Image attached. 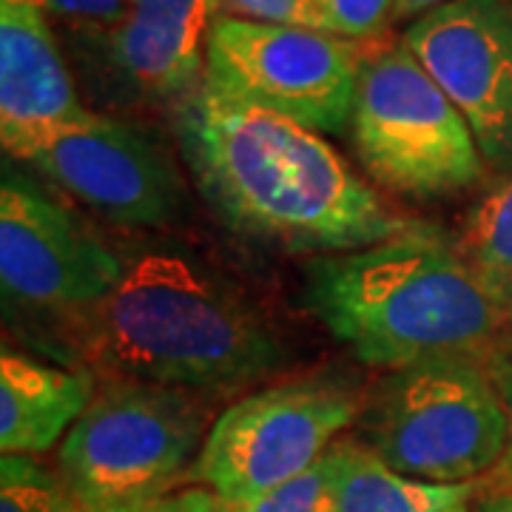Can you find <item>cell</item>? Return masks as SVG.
<instances>
[{
    "label": "cell",
    "instance_id": "4fadbf2b",
    "mask_svg": "<svg viewBox=\"0 0 512 512\" xmlns=\"http://www.w3.org/2000/svg\"><path fill=\"white\" fill-rule=\"evenodd\" d=\"M92 109L80 100L69 57L52 20L29 0H0V140L3 151L80 123Z\"/></svg>",
    "mask_w": 512,
    "mask_h": 512
},
{
    "label": "cell",
    "instance_id": "6da1fadb",
    "mask_svg": "<svg viewBox=\"0 0 512 512\" xmlns=\"http://www.w3.org/2000/svg\"><path fill=\"white\" fill-rule=\"evenodd\" d=\"M174 114L191 180L237 234L288 254H345L419 220L384 200L316 131L205 83Z\"/></svg>",
    "mask_w": 512,
    "mask_h": 512
},
{
    "label": "cell",
    "instance_id": "603a6c76",
    "mask_svg": "<svg viewBox=\"0 0 512 512\" xmlns=\"http://www.w3.org/2000/svg\"><path fill=\"white\" fill-rule=\"evenodd\" d=\"M146 512H222V495L211 493L208 487H191L151 501Z\"/></svg>",
    "mask_w": 512,
    "mask_h": 512
},
{
    "label": "cell",
    "instance_id": "44dd1931",
    "mask_svg": "<svg viewBox=\"0 0 512 512\" xmlns=\"http://www.w3.org/2000/svg\"><path fill=\"white\" fill-rule=\"evenodd\" d=\"M484 365L490 370V379L495 384V393L501 399L504 407V416H507V447H504V456L498 461L493 473H490V484H493V493L498 490H510L512 487V328L498 339Z\"/></svg>",
    "mask_w": 512,
    "mask_h": 512
},
{
    "label": "cell",
    "instance_id": "8fae6325",
    "mask_svg": "<svg viewBox=\"0 0 512 512\" xmlns=\"http://www.w3.org/2000/svg\"><path fill=\"white\" fill-rule=\"evenodd\" d=\"M217 0H128L106 29L66 35L74 74L106 111L177 109L205 80Z\"/></svg>",
    "mask_w": 512,
    "mask_h": 512
},
{
    "label": "cell",
    "instance_id": "277c9868",
    "mask_svg": "<svg viewBox=\"0 0 512 512\" xmlns=\"http://www.w3.org/2000/svg\"><path fill=\"white\" fill-rule=\"evenodd\" d=\"M350 128L370 180L396 197L447 200L490 177L470 123L404 40L365 52Z\"/></svg>",
    "mask_w": 512,
    "mask_h": 512
},
{
    "label": "cell",
    "instance_id": "484cf974",
    "mask_svg": "<svg viewBox=\"0 0 512 512\" xmlns=\"http://www.w3.org/2000/svg\"><path fill=\"white\" fill-rule=\"evenodd\" d=\"M146 507H126V510H109V512H146Z\"/></svg>",
    "mask_w": 512,
    "mask_h": 512
},
{
    "label": "cell",
    "instance_id": "e0dca14e",
    "mask_svg": "<svg viewBox=\"0 0 512 512\" xmlns=\"http://www.w3.org/2000/svg\"><path fill=\"white\" fill-rule=\"evenodd\" d=\"M0 512H86L60 470L35 456L0 458Z\"/></svg>",
    "mask_w": 512,
    "mask_h": 512
},
{
    "label": "cell",
    "instance_id": "7c38bea8",
    "mask_svg": "<svg viewBox=\"0 0 512 512\" xmlns=\"http://www.w3.org/2000/svg\"><path fill=\"white\" fill-rule=\"evenodd\" d=\"M402 40L476 134L490 174L512 177V0H453Z\"/></svg>",
    "mask_w": 512,
    "mask_h": 512
},
{
    "label": "cell",
    "instance_id": "d6986e66",
    "mask_svg": "<svg viewBox=\"0 0 512 512\" xmlns=\"http://www.w3.org/2000/svg\"><path fill=\"white\" fill-rule=\"evenodd\" d=\"M330 32L348 40H373L396 20V0H313Z\"/></svg>",
    "mask_w": 512,
    "mask_h": 512
},
{
    "label": "cell",
    "instance_id": "30bf717a",
    "mask_svg": "<svg viewBox=\"0 0 512 512\" xmlns=\"http://www.w3.org/2000/svg\"><path fill=\"white\" fill-rule=\"evenodd\" d=\"M6 157L26 163L94 217L120 228H168L188 205L183 171L163 137L109 111H92Z\"/></svg>",
    "mask_w": 512,
    "mask_h": 512
},
{
    "label": "cell",
    "instance_id": "9c48e42d",
    "mask_svg": "<svg viewBox=\"0 0 512 512\" xmlns=\"http://www.w3.org/2000/svg\"><path fill=\"white\" fill-rule=\"evenodd\" d=\"M365 52L330 32L217 15L205 83L311 131L336 134L350 123Z\"/></svg>",
    "mask_w": 512,
    "mask_h": 512
},
{
    "label": "cell",
    "instance_id": "ffe728a7",
    "mask_svg": "<svg viewBox=\"0 0 512 512\" xmlns=\"http://www.w3.org/2000/svg\"><path fill=\"white\" fill-rule=\"evenodd\" d=\"M217 3H220V15H231V18L330 32L328 20L322 18L313 0H217Z\"/></svg>",
    "mask_w": 512,
    "mask_h": 512
},
{
    "label": "cell",
    "instance_id": "d4e9b609",
    "mask_svg": "<svg viewBox=\"0 0 512 512\" xmlns=\"http://www.w3.org/2000/svg\"><path fill=\"white\" fill-rule=\"evenodd\" d=\"M478 512H512V487L487 495L484 504L478 507Z\"/></svg>",
    "mask_w": 512,
    "mask_h": 512
},
{
    "label": "cell",
    "instance_id": "4316f807",
    "mask_svg": "<svg viewBox=\"0 0 512 512\" xmlns=\"http://www.w3.org/2000/svg\"><path fill=\"white\" fill-rule=\"evenodd\" d=\"M450 512H470V504H461V507H456V510Z\"/></svg>",
    "mask_w": 512,
    "mask_h": 512
},
{
    "label": "cell",
    "instance_id": "5b68a950",
    "mask_svg": "<svg viewBox=\"0 0 512 512\" xmlns=\"http://www.w3.org/2000/svg\"><path fill=\"white\" fill-rule=\"evenodd\" d=\"M359 439L404 476L467 484L498 467L507 416L484 359L447 356L387 370L365 399Z\"/></svg>",
    "mask_w": 512,
    "mask_h": 512
},
{
    "label": "cell",
    "instance_id": "7402d4cb",
    "mask_svg": "<svg viewBox=\"0 0 512 512\" xmlns=\"http://www.w3.org/2000/svg\"><path fill=\"white\" fill-rule=\"evenodd\" d=\"M49 20L63 26V32L77 29H106L123 18L128 0H29Z\"/></svg>",
    "mask_w": 512,
    "mask_h": 512
},
{
    "label": "cell",
    "instance_id": "7a4b0ae2",
    "mask_svg": "<svg viewBox=\"0 0 512 512\" xmlns=\"http://www.w3.org/2000/svg\"><path fill=\"white\" fill-rule=\"evenodd\" d=\"M83 365L106 379L231 393L285 365L268 316L194 248L143 239L123 248V276L74 330Z\"/></svg>",
    "mask_w": 512,
    "mask_h": 512
},
{
    "label": "cell",
    "instance_id": "52a82bcc",
    "mask_svg": "<svg viewBox=\"0 0 512 512\" xmlns=\"http://www.w3.org/2000/svg\"><path fill=\"white\" fill-rule=\"evenodd\" d=\"M123 251L111 248L69 202L20 168L0 183V291L6 319L49 325L72 345L77 325L114 291Z\"/></svg>",
    "mask_w": 512,
    "mask_h": 512
},
{
    "label": "cell",
    "instance_id": "8992f818",
    "mask_svg": "<svg viewBox=\"0 0 512 512\" xmlns=\"http://www.w3.org/2000/svg\"><path fill=\"white\" fill-rule=\"evenodd\" d=\"M205 436L188 390L106 379L60 441L57 470L86 512L146 507L194 473Z\"/></svg>",
    "mask_w": 512,
    "mask_h": 512
},
{
    "label": "cell",
    "instance_id": "2e32d148",
    "mask_svg": "<svg viewBox=\"0 0 512 512\" xmlns=\"http://www.w3.org/2000/svg\"><path fill=\"white\" fill-rule=\"evenodd\" d=\"M461 251L495 311L512 328V177H504L464 220Z\"/></svg>",
    "mask_w": 512,
    "mask_h": 512
},
{
    "label": "cell",
    "instance_id": "5bb4252c",
    "mask_svg": "<svg viewBox=\"0 0 512 512\" xmlns=\"http://www.w3.org/2000/svg\"><path fill=\"white\" fill-rule=\"evenodd\" d=\"M100 387L89 365H46L20 350L0 353V450L40 456L66 439Z\"/></svg>",
    "mask_w": 512,
    "mask_h": 512
},
{
    "label": "cell",
    "instance_id": "9a60e30c",
    "mask_svg": "<svg viewBox=\"0 0 512 512\" xmlns=\"http://www.w3.org/2000/svg\"><path fill=\"white\" fill-rule=\"evenodd\" d=\"M328 464L336 512H450L478 493V481L433 484L404 476L362 439L333 441Z\"/></svg>",
    "mask_w": 512,
    "mask_h": 512
},
{
    "label": "cell",
    "instance_id": "cb8c5ba5",
    "mask_svg": "<svg viewBox=\"0 0 512 512\" xmlns=\"http://www.w3.org/2000/svg\"><path fill=\"white\" fill-rule=\"evenodd\" d=\"M453 0H396V20H416Z\"/></svg>",
    "mask_w": 512,
    "mask_h": 512
},
{
    "label": "cell",
    "instance_id": "ba28073f",
    "mask_svg": "<svg viewBox=\"0 0 512 512\" xmlns=\"http://www.w3.org/2000/svg\"><path fill=\"white\" fill-rule=\"evenodd\" d=\"M362 410L356 379L336 370L262 387L211 424L191 478L225 501L271 493L319 464Z\"/></svg>",
    "mask_w": 512,
    "mask_h": 512
},
{
    "label": "cell",
    "instance_id": "ac0fdd59",
    "mask_svg": "<svg viewBox=\"0 0 512 512\" xmlns=\"http://www.w3.org/2000/svg\"><path fill=\"white\" fill-rule=\"evenodd\" d=\"M222 512H336L333 487H330L328 453L311 470L291 478L288 484L248 501H225Z\"/></svg>",
    "mask_w": 512,
    "mask_h": 512
},
{
    "label": "cell",
    "instance_id": "3957f363",
    "mask_svg": "<svg viewBox=\"0 0 512 512\" xmlns=\"http://www.w3.org/2000/svg\"><path fill=\"white\" fill-rule=\"evenodd\" d=\"M302 302L362 365L399 370L430 359H487L510 330L461 251L436 225L302 265Z\"/></svg>",
    "mask_w": 512,
    "mask_h": 512
}]
</instances>
